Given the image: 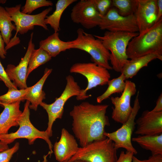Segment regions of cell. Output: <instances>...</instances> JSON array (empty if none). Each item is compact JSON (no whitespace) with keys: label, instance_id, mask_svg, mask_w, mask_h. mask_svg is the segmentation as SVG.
Here are the masks:
<instances>
[{"label":"cell","instance_id":"6da1fadb","mask_svg":"<svg viewBox=\"0 0 162 162\" xmlns=\"http://www.w3.org/2000/svg\"><path fill=\"white\" fill-rule=\"evenodd\" d=\"M108 106L85 101L74 105L70 112L72 130L81 147L106 137L104 133L105 127L110 124L106 115Z\"/></svg>","mask_w":162,"mask_h":162},{"label":"cell","instance_id":"7a4b0ae2","mask_svg":"<svg viewBox=\"0 0 162 162\" xmlns=\"http://www.w3.org/2000/svg\"><path fill=\"white\" fill-rule=\"evenodd\" d=\"M152 54L162 56V19L133 38L127 49L128 58L130 59Z\"/></svg>","mask_w":162,"mask_h":162},{"label":"cell","instance_id":"3957f363","mask_svg":"<svg viewBox=\"0 0 162 162\" xmlns=\"http://www.w3.org/2000/svg\"><path fill=\"white\" fill-rule=\"evenodd\" d=\"M139 34L138 32H111L106 31L103 36L93 35L101 40L104 46L110 51V61L115 71L121 72L129 60L127 49L130 40Z\"/></svg>","mask_w":162,"mask_h":162},{"label":"cell","instance_id":"277c9868","mask_svg":"<svg viewBox=\"0 0 162 162\" xmlns=\"http://www.w3.org/2000/svg\"><path fill=\"white\" fill-rule=\"evenodd\" d=\"M30 102L26 100L23 111L18 120V129L15 132L0 135V141L8 145L17 139L24 138L28 140L29 145H32L37 139H42L47 144L51 154L53 152V145L48 134L46 130L40 131L36 128L30 121Z\"/></svg>","mask_w":162,"mask_h":162},{"label":"cell","instance_id":"5b68a950","mask_svg":"<svg viewBox=\"0 0 162 162\" xmlns=\"http://www.w3.org/2000/svg\"><path fill=\"white\" fill-rule=\"evenodd\" d=\"M117 150L114 142L106 137L79 147L75 154L68 162L78 160L88 162H116L118 159Z\"/></svg>","mask_w":162,"mask_h":162},{"label":"cell","instance_id":"8992f818","mask_svg":"<svg viewBox=\"0 0 162 162\" xmlns=\"http://www.w3.org/2000/svg\"><path fill=\"white\" fill-rule=\"evenodd\" d=\"M76 38L72 40V49L80 50L88 53L94 63L108 70L112 69L109 62L110 52L100 39L85 32L82 28L77 30Z\"/></svg>","mask_w":162,"mask_h":162},{"label":"cell","instance_id":"52a82bcc","mask_svg":"<svg viewBox=\"0 0 162 162\" xmlns=\"http://www.w3.org/2000/svg\"><path fill=\"white\" fill-rule=\"evenodd\" d=\"M66 80L65 87L59 97L56 98L55 101L52 104H48L42 102L40 105L48 114V126L45 130L50 137L52 136V127L54 122L57 119L62 118L66 102L71 97L79 96L82 90L72 75L67 76Z\"/></svg>","mask_w":162,"mask_h":162},{"label":"cell","instance_id":"ba28073f","mask_svg":"<svg viewBox=\"0 0 162 162\" xmlns=\"http://www.w3.org/2000/svg\"><path fill=\"white\" fill-rule=\"evenodd\" d=\"M70 72L82 74L87 80L86 87L82 89L80 94L76 97L78 100L88 98L89 96L87 94L88 91L98 86L106 85L111 77L107 69L94 62L75 63L70 68Z\"/></svg>","mask_w":162,"mask_h":162},{"label":"cell","instance_id":"9c48e42d","mask_svg":"<svg viewBox=\"0 0 162 162\" xmlns=\"http://www.w3.org/2000/svg\"><path fill=\"white\" fill-rule=\"evenodd\" d=\"M139 91H138L134 100L131 113L128 120L121 128L111 133L105 132L104 135L112 141L115 148L125 149L127 151L132 152L134 154L137 153L131 142V136L136 125L135 119L140 108L139 99Z\"/></svg>","mask_w":162,"mask_h":162},{"label":"cell","instance_id":"30bf717a","mask_svg":"<svg viewBox=\"0 0 162 162\" xmlns=\"http://www.w3.org/2000/svg\"><path fill=\"white\" fill-rule=\"evenodd\" d=\"M21 6V4H19L14 7L5 8L12 21L14 23L16 27V37L18 33L23 34L29 30L33 29L35 26H40L45 30H48L44 20L47 14L52 10V7H50L38 14L30 15L22 13L20 11Z\"/></svg>","mask_w":162,"mask_h":162},{"label":"cell","instance_id":"8fae6325","mask_svg":"<svg viewBox=\"0 0 162 162\" xmlns=\"http://www.w3.org/2000/svg\"><path fill=\"white\" fill-rule=\"evenodd\" d=\"M98 26L101 30L111 32H139L134 14L123 16L113 7L102 17Z\"/></svg>","mask_w":162,"mask_h":162},{"label":"cell","instance_id":"7c38bea8","mask_svg":"<svg viewBox=\"0 0 162 162\" xmlns=\"http://www.w3.org/2000/svg\"><path fill=\"white\" fill-rule=\"evenodd\" d=\"M125 88L121 96L112 97L111 100L114 107H112V118L115 122L123 124L129 118L132 112L131 106V97L136 92L135 83L130 80L125 81Z\"/></svg>","mask_w":162,"mask_h":162},{"label":"cell","instance_id":"4fadbf2b","mask_svg":"<svg viewBox=\"0 0 162 162\" xmlns=\"http://www.w3.org/2000/svg\"><path fill=\"white\" fill-rule=\"evenodd\" d=\"M70 18L75 23L91 29L99 25L102 18L95 8L92 0H81L73 7Z\"/></svg>","mask_w":162,"mask_h":162},{"label":"cell","instance_id":"5bb4252c","mask_svg":"<svg viewBox=\"0 0 162 162\" xmlns=\"http://www.w3.org/2000/svg\"><path fill=\"white\" fill-rule=\"evenodd\" d=\"M33 32L30 35L26 52L19 64L15 66L12 64L7 65L5 71L11 81L20 89H26L28 87L26 84V74L29 59L35 45L33 43Z\"/></svg>","mask_w":162,"mask_h":162},{"label":"cell","instance_id":"9a60e30c","mask_svg":"<svg viewBox=\"0 0 162 162\" xmlns=\"http://www.w3.org/2000/svg\"><path fill=\"white\" fill-rule=\"evenodd\" d=\"M134 15L139 33L149 29L157 22V0H138L137 8Z\"/></svg>","mask_w":162,"mask_h":162},{"label":"cell","instance_id":"2e32d148","mask_svg":"<svg viewBox=\"0 0 162 162\" xmlns=\"http://www.w3.org/2000/svg\"><path fill=\"white\" fill-rule=\"evenodd\" d=\"M134 133L139 135H154L162 134V112L143 111L135 122Z\"/></svg>","mask_w":162,"mask_h":162},{"label":"cell","instance_id":"e0dca14e","mask_svg":"<svg viewBox=\"0 0 162 162\" xmlns=\"http://www.w3.org/2000/svg\"><path fill=\"white\" fill-rule=\"evenodd\" d=\"M79 148L74 136L66 129L62 128L59 140L56 142L53 146L56 160L59 162H68L75 154Z\"/></svg>","mask_w":162,"mask_h":162},{"label":"cell","instance_id":"ac0fdd59","mask_svg":"<svg viewBox=\"0 0 162 162\" xmlns=\"http://www.w3.org/2000/svg\"><path fill=\"white\" fill-rule=\"evenodd\" d=\"M20 102L1 106L4 109L0 114V135L8 134L10 128L19 126L18 120L22 112L20 108Z\"/></svg>","mask_w":162,"mask_h":162},{"label":"cell","instance_id":"d6986e66","mask_svg":"<svg viewBox=\"0 0 162 162\" xmlns=\"http://www.w3.org/2000/svg\"><path fill=\"white\" fill-rule=\"evenodd\" d=\"M72 41L61 40L58 32H55L39 42V48L46 51L52 57H55L62 52L72 49Z\"/></svg>","mask_w":162,"mask_h":162},{"label":"cell","instance_id":"ffe728a7","mask_svg":"<svg viewBox=\"0 0 162 162\" xmlns=\"http://www.w3.org/2000/svg\"><path fill=\"white\" fill-rule=\"evenodd\" d=\"M52 71V69L46 68L42 78L32 87L24 97V100L28 101L31 104L29 108L35 111L38 106L46 98V94L42 90L43 85L46 79Z\"/></svg>","mask_w":162,"mask_h":162},{"label":"cell","instance_id":"44dd1931","mask_svg":"<svg viewBox=\"0 0 162 162\" xmlns=\"http://www.w3.org/2000/svg\"><path fill=\"white\" fill-rule=\"evenodd\" d=\"M156 59L162 61V56L152 54L131 59L124 64L121 73L124 74L126 79L131 78L142 68L147 66L149 63Z\"/></svg>","mask_w":162,"mask_h":162},{"label":"cell","instance_id":"7402d4cb","mask_svg":"<svg viewBox=\"0 0 162 162\" xmlns=\"http://www.w3.org/2000/svg\"><path fill=\"white\" fill-rule=\"evenodd\" d=\"M142 148L150 151L152 155L162 154V134L154 135H139L131 138Z\"/></svg>","mask_w":162,"mask_h":162},{"label":"cell","instance_id":"603a6c76","mask_svg":"<svg viewBox=\"0 0 162 162\" xmlns=\"http://www.w3.org/2000/svg\"><path fill=\"white\" fill-rule=\"evenodd\" d=\"M76 0H58L56 4V9L51 14L47 16L44 22L46 25L49 24L53 29L54 32H58L60 30V22L64 11Z\"/></svg>","mask_w":162,"mask_h":162},{"label":"cell","instance_id":"cb8c5ba5","mask_svg":"<svg viewBox=\"0 0 162 162\" xmlns=\"http://www.w3.org/2000/svg\"><path fill=\"white\" fill-rule=\"evenodd\" d=\"M5 8L0 6V32L4 43L7 45L12 36V32L16 27Z\"/></svg>","mask_w":162,"mask_h":162},{"label":"cell","instance_id":"d4e9b609","mask_svg":"<svg viewBox=\"0 0 162 162\" xmlns=\"http://www.w3.org/2000/svg\"><path fill=\"white\" fill-rule=\"evenodd\" d=\"M126 79L124 74H121L118 77L110 80L107 83L108 85L107 89L102 94L97 98V102L101 103L112 94L122 93L125 88Z\"/></svg>","mask_w":162,"mask_h":162},{"label":"cell","instance_id":"484cf974","mask_svg":"<svg viewBox=\"0 0 162 162\" xmlns=\"http://www.w3.org/2000/svg\"><path fill=\"white\" fill-rule=\"evenodd\" d=\"M52 57L45 50L39 48L33 50L30 56L26 74V78L34 70L50 61Z\"/></svg>","mask_w":162,"mask_h":162},{"label":"cell","instance_id":"4316f807","mask_svg":"<svg viewBox=\"0 0 162 162\" xmlns=\"http://www.w3.org/2000/svg\"><path fill=\"white\" fill-rule=\"evenodd\" d=\"M138 0H112V4L118 13L124 16L134 14L138 6Z\"/></svg>","mask_w":162,"mask_h":162},{"label":"cell","instance_id":"83f0119b","mask_svg":"<svg viewBox=\"0 0 162 162\" xmlns=\"http://www.w3.org/2000/svg\"><path fill=\"white\" fill-rule=\"evenodd\" d=\"M32 86L26 89L20 90L8 89L5 94L0 96V105L10 104L18 101H24V97L29 92Z\"/></svg>","mask_w":162,"mask_h":162},{"label":"cell","instance_id":"f1b7e54d","mask_svg":"<svg viewBox=\"0 0 162 162\" xmlns=\"http://www.w3.org/2000/svg\"><path fill=\"white\" fill-rule=\"evenodd\" d=\"M53 3L50 0H27L24 6L22 8L21 12L30 14L34 10L40 7L52 6Z\"/></svg>","mask_w":162,"mask_h":162},{"label":"cell","instance_id":"f546056e","mask_svg":"<svg viewBox=\"0 0 162 162\" xmlns=\"http://www.w3.org/2000/svg\"><path fill=\"white\" fill-rule=\"evenodd\" d=\"M94 7L102 17L112 7L111 0H92Z\"/></svg>","mask_w":162,"mask_h":162},{"label":"cell","instance_id":"4dcf8cb0","mask_svg":"<svg viewBox=\"0 0 162 162\" xmlns=\"http://www.w3.org/2000/svg\"><path fill=\"white\" fill-rule=\"evenodd\" d=\"M19 142H16L11 148L0 152V162H9L13 154L19 148Z\"/></svg>","mask_w":162,"mask_h":162},{"label":"cell","instance_id":"1f68e13d","mask_svg":"<svg viewBox=\"0 0 162 162\" xmlns=\"http://www.w3.org/2000/svg\"><path fill=\"white\" fill-rule=\"evenodd\" d=\"M0 80L8 89H17V86L9 79L0 60Z\"/></svg>","mask_w":162,"mask_h":162},{"label":"cell","instance_id":"d6a6232c","mask_svg":"<svg viewBox=\"0 0 162 162\" xmlns=\"http://www.w3.org/2000/svg\"><path fill=\"white\" fill-rule=\"evenodd\" d=\"M134 154V153L131 152L127 151L125 153L122 151L116 162H132Z\"/></svg>","mask_w":162,"mask_h":162},{"label":"cell","instance_id":"836d02e7","mask_svg":"<svg viewBox=\"0 0 162 162\" xmlns=\"http://www.w3.org/2000/svg\"><path fill=\"white\" fill-rule=\"evenodd\" d=\"M4 42L0 32V57L4 59L7 54V51L5 49Z\"/></svg>","mask_w":162,"mask_h":162},{"label":"cell","instance_id":"e575fe53","mask_svg":"<svg viewBox=\"0 0 162 162\" xmlns=\"http://www.w3.org/2000/svg\"><path fill=\"white\" fill-rule=\"evenodd\" d=\"M151 111L154 112H162V93L160 94L157 100L155 106Z\"/></svg>","mask_w":162,"mask_h":162},{"label":"cell","instance_id":"d590c367","mask_svg":"<svg viewBox=\"0 0 162 162\" xmlns=\"http://www.w3.org/2000/svg\"><path fill=\"white\" fill-rule=\"evenodd\" d=\"M144 162H162V154L152 155L146 160H143Z\"/></svg>","mask_w":162,"mask_h":162},{"label":"cell","instance_id":"8d00e7d4","mask_svg":"<svg viewBox=\"0 0 162 162\" xmlns=\"http://www.w3.org/2000/svg\"><path fill=\"white\" fill-rule=\"evenodd\" d=\"M157 22L162 19V0H157Z\"/></svg>","mask_w":162,"mask_h":162},{"label":"cell","instance_id":"74e56055","mask_svg":"<svg viewBox=\"0 0 162 162\" xmlns=\"http://www.w3.org/2000/svg\"><path fill=\"white\" fill-rule=\"evenodd\" d=\"M8 145L0 141V152L9 148Z\"/></svg>","mask_w":162,"mask_h":162},{"label":"cell","instance_id":"f35d334b","mask_svg":"<svg viewBox=\"0 0 162 162\" xmlns=\"http://www.w3.org/2000/svg\"><path fill=\"white\" fill-rule=\"evenodd\" d=\"M132 162H144V161L143 160H140L136 157L133 156L132 158Z\"/></svg>","mask_w":162,"mask_h":162},{"label":"cell","instance_id":"ab89813d","mask_svg":"<svg viewBox=\"0 0 162 162\" xmlns=\"http://www.w3.org/2000/svg\"><path fill=\"white\" fill-rule=\"evenodd\" d=\"M48 154H50V153L49 152L48 153V154L47 155L44 156V160L42 162H46L47 161V160L46 159V157L48 155Z\"/></svg>","mask_w":162,"mask_h":162},{"label":"cell","instance_id":"60d3db41","mask_svg":"<svg viewBox=\"0 0 162 162\" xmlns=\"http://www.w3.org/2000/svg\"><path fill=\"white\" fill-rule=\"evenodd\" d=\"M73 162H88L87 161H86L84 160H75Z\"/></svg>","mask_w":162,"mask_h":162},{"label":"cell","instance_id":"b9f144b4","mask_svg":"<svg viewBox=\"0 0 162 162\" xmlns=\"http://www.w3.org/2000/svg\"><path fill=\"white\" fill-rule=\"evenodd\" d=\"M6 2L5 0H0V4H4Z\"/></svg>","mask_w":162,"mask_h":162},{"label":"cell","instance_id":"7bdbcfd3","mask_svg":"<svg viewBox=\"0 0 162 162\" xmlns=\"http://www.w3.org/2000/svg\"></svg>","mask_w":162,"mask_h":162}]
</instances>
